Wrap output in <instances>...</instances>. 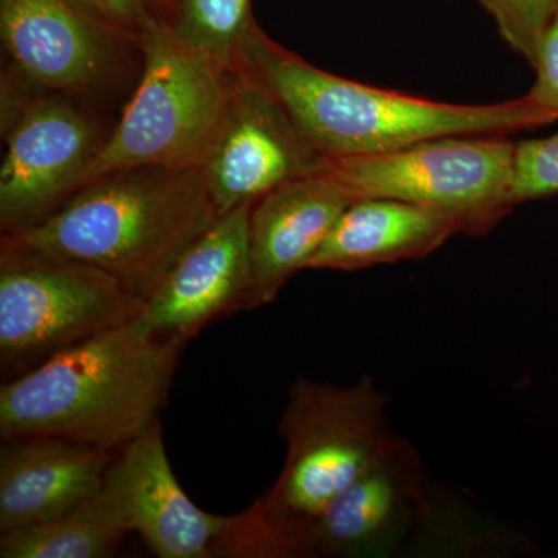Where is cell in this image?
<instances>
[{"mask_svg":"<svg viewBox=\"0 0 558 558\" xmlns=\"http://www.w3.org/2000/svg\"><path fill=\"white\" fill-rule=\"evenodd\" d=\"M73 7L83 11V13L89 14L95 20L106 22L110 21L108 11L102 5L101 0H68Z\"/></svg>","mask_w":558,"mask_h":558,"instance_id":"603a6c76","label":"cell"},{"mask_svg":"<svg viewBox=\"0 0 558 558\" xmlns=\"http://www.w3.org/2000/svg\"><path fill=\"white\" fill-rule=\"evenodd\" d=\"M145 69L116 130L81 175L131 168L201 171L229 113L234 72L186 43L170 25L142 28Z\"/></svg>","mask_w":558,"mask_h":558,"instance_id":"5b68a950","label":"cell"},{"mask_svg":"<svg viewBox=\"0 0 558 558\" xmlns=\"http://www.w3.org/2000/svg\"><path fill=\"white\" fill-rule=\"evenodd\" d=\"M558 193V132L550 137L517 143L513 205Z\"/></svg>","mask_w":558,"mask_h":558,"instance_id":"ffe728a7","label":"cell"},{"mask_svg":"<svg viewBox=\"0 0 558 558\" xmlns=\"http://www.w3.org/2000/svg\"><path fill=\"white\" fill-rule=\"evenodd\" d=\"M326 159L255 76L234 70L229 113L201 168L219 216L255 204L290 180L317 174Z\"/></svg>","mask_w":558,"mask_h":558,"instance_id":"9c48e42d","label":"cell"},{"mask_svg":"<svg viewBox=\"0 0 558 558\" xmlns=\"http://www.w3.org/2000/svg\"><path fill=\"white\" fill-rule=\"evenodd\" d=\"M110 21L124 25H137L140 32L149 21L146 0H101Z\"/></svg>","mask_w":558,"mask_h":558,"instance_id":"7402d4cb","label":"cell"},{"mask_svg":"<svg viewBox=\"0 0 558 558\" xmlns=\"http://www.w3.org/2000/svg\"><path fill=\"white\" fill-rule=\"evenodd\" d=\"M218 219L201 171L131 168L90 180L2 244L89 264L146 301Z\"/></svg>","mask_w":558,"mask_h":558,"instance_id":"3957f363","label":"cell"},{"mask_svg":"<svg viewBox=\"0 0 558 558\" xmlns=\"http://www.w3.org/2000/svg\"><path fill=\"white\" fill-rule=\"evenodd\" d=\"M105 140L90 117L62 95L25 105L10 128L0 168L3 233L39 222L75 193Z\"/></svg>","mask_w":558,"mask_h":558,"instance_id":"30bf717a","label":"cell"},{"mask_svg":"<svg viewBox=\"0 0 558 558\" xmlns=\"http://www.w3.org/2000/svg\"><path fill=\"white\" fill-rule=\"evenodd\" d=\"M132 532L119 488L105 486L78 508L35 526L3 532L2 558H108L116 556Z\"/></svg>","mask_w":558,"mask_h":558,"instance_id":"e0dca14e","label":"cell"},{"mask_svg":"<svg viewBox=\"0 0 558 558\" xmlns=\"http://www.w3.org/2000/svg\"><path fill=\"white\" fill-rule=\"evenodd\" d=\"M253 204L231 209L165 275L145 301L137 322L163 339L189 343L219 317L250 310V213Z\"/></svg>","mask_w":558,"mask_h":558,"instance_id":"8fae6325","label":"cell"},{"mask_svg":"<svg viewBox=\"0 0 558 558\" xmlns=\"http://www.w3.org/2000/svg\"><path fill=\"white\" fill-rule=\"evenodd\" d=\"M387 409L388 396L369 376L352 385L293 381L279 421L284 468L255 501L281 558L310 557L312 532L330 502L398 436Z\"/></svg>","mask_w":558,"mask_h":558,"instance_id":"277c9868","label":"cell"},{"mask_svg":"<svg viewBox=\"0 0 558 558\" xmlns=\"http://www.w3.org/2000/svg\"><path fill=\"white\" fill-rule=\"evenodd\" d=\"M515 149L506 135H449L371 156L332 157L323 171L354 199L384 197L436 209L461 233L481 236L515 207Z\"/></svg>","mask_w":558,"mask_h":558,"instance_id":"52a82bcc","label":"cell"},{"mask_svg":"<svg viewBox=\"0 0 558 558\" xmlns=\"http://www.w3.org/2000/svg\"><path fill=\"white\" fill-rule=\"evenodd\" d=\"M185 343L134 319L3 380L2 439L50 436L123 450L157 424Z\"/></svg>","mask_w":558,"mask_h":558,"instance_id":"6da1fadb","label":"cell"},{"mask_svg":"<svg viewBox=\"0 0 558 558\" xmlns=\"http://www.w3.org/2000/svg\"><path fill=\"white\" fill-rule=\"evenodd\" d=\"M145 301L97 267L43 250H0L3 380L140 317Z\"/></svg>","mask_w":558,"mask_h":558,"instance_id":"8992f818","label":"cell"},{"mask_svg":"<svg viewBox=\"0 0 558 558\" xmlns=\"http://www.w3.org/2000/svg\"><path fill=\"white\" fill-rule=\"evenodd\" d=\"M497 24L501 38L529 64L537 60L539 43L556 16L558 0H480Z\"/></svg>","mask_w":558,"mask_h":558,"instance_id":"d6986e66","label":"cell"},{"mask_svg":"<svg viewBox=\"0 0 558 558\" xmlns=\"http://www.w3.org/2000/svg\"><path fill=\"white\" fill-rule=\"evenodd\" d=\"M325 171L290 180L253 204L250 213V310L277 299L296 271L310 269L344 209L354 202Z\"/></svg>","mask_w":558,"mask_h":558,"instance_id":"4fadbf2b","label":"cell"},{"mask_svg":"<svg viewBox=\"0 0 558 558\" xmlns=\"http://www.w3.org/2000/svg\"><path fill=\"white\" fill-rule=\"evenodd\" d=\"M119 453L50 436L2 439L0 534L58 519L94 498Z\"/></svg>","mask_w":558,"mask_h":558,"instance_id":"9a60e30c","label":"cell"},{"mask_svg":"<svg viewBox=\"0 0 558 558\" xmlns=\"http://www.w3.org/2000/svg\"><path fill=\"white\" fill-rule=\"evenodd\" d=\"M428 510L421 454L396 436L325 510L310 557L388 556Z\"/></svg>","mask_w":558,"mask_h":558,"instance_id":"7c38bea8","label":"cell"},{"mask_svg":"<svg viewBox=\"0 0 558 558\" xmlns=\"http://www.w3.org/2000/svg\"><path fill=\"white\" fill-rule=\"evenodd\" d=\"M238 69L255 76L328 159L388 153L449 135H508L558 120L527 95L497 105H451L341 78L301 60L258 27Z\"/></svg>","mask_w":558,"mask_h":558,"instance_id":"7a4b0ae2","label":"cell"},{"mask_svg":"<svg viewBox=\"0 0 558 558\" xmlns=\"http://www.w3.org/2000/svg\"><path fill=\"white\" fill-rule=\"evenodd\" d=\"M532 68L537 72V78L527 97L558 117V9L539 43L537 60Z\"/></svg>","mask_w":558,"mask_h":558,"instance_id":"44dd1931","label":"cell"},{"mask_svg":"<svg viewBox=\"0 0 558 558\" xmlns=\"http://www.w3.org/2000/svg\"><path fill=\"white\" fill-rule=\"evenodd\" d=\"M461 233L450 216L410 202L355 199L340 216L310 269L355 271L432 255Z\"/></svg>","mask_w":558,"mask_h":558,"instance_id":"2e32d148","label":"cell"},{"mask_svg":"<svg viewBox=\"0 0 558 558\" xmlns=\"http://www.w3.org/2000/svg\"><path fill=\"white\" fill-rule=\"evenodd\" d=\"M108 476L119 488L132 532L160 558H281L253 502L238 515L197 508L172 472L160 422L124 447Z\"/></svg>","mask_w":558,"mask_h":558,"instance_id":"ba28073f","label":"cell"},{"mask_svg":"<svg viewBox=\"0 0 558 558\" xmlns=\"http://www.w3.org/2000/svg\"><path fill=\"white\" fill-rule=\"evenodd\" d=\"M172 27L191 46L234 72L256 24L250 0H180Z\"/></svg>","mask_w":558,"mask_h":558,"instance_id":"ac0fdd59","label":"cell"},{"mask_svg":"<svg viewBox=\"0 0 558 558\" xmlns=\"http://www.w3.org/2000/svg\"><path fill=\"white\" fill-rule=\"evenodd\" d=\"M0 35L32 83L62 95L97 86L112 62L105 22L68 0H0Z\"/></svg>","mask_w":558,"mask_h":558,"instance_id":"5bb4252c","label":"cell"}]
</instances>
